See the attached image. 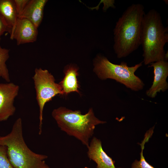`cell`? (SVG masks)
<instances>
[{"mask_svg": "<svg viewBox=\"0 0 168 168\" xmlns=\"http://www.w3.org/2000/svg\"><path fill=\"white\" fill-rule=\"evenodd\" d=\"M10 34V39L16 40L18 45L33 43L37 40L38 28L27 19L18 18Z\"/></svg>", "mask_w": 168, "mask_h": 168, "instance_id": "cell-8", "label": "cell"}, {"mask_svg": "<svg viewBox=\"0 0 168 168\" xmlns=\"http://www.w3.org/2000/svg\"><path fill=\"white\" fill-rule=\"evenodd\" d=\"M87 148L88 156L96 163V168H116L115 161L103 150L100 139L94 137Z\"/></svg>", "mask_w": 168, "mask_h": 168, "instance_id": "cell-10", "label": "cell"}, {"mask_svg": "<svg viewBox=\"0 0 168 168\" xmlns=\"http://www.w3.org/2000/svg\"><path fill=\"white\" fill-rule=\"evenodd\" d=\"M52 115L60 130L74 137L87 147L96 126L106 123L95 115L92 108L84 114L79 110L73 111L65 107L54 109Z\"/></svg>", "mask_w": 168, "mask_h": 168, "instance_id": "cell-4", "label": "cell"}, {"mask_svg": "<svg viewBox=\"0 0 168 168\" xmlns=\"http://www.w3.org/2000/svg\"><path fill=\"white\" fill-rule=\"evenodd\" d=\"M84 168H89L87 167H86Z\"/></svg>", "mask_w": 168, "mask_h": 168, "instance_id": "cell-19", "label": "cell"}, {"mask_svg": "<svg viewBox=\"0 0 168 168\" xmlns=\"http://www.w3.org/2000/svg\"><path fill=\"white\" fill-rule=\"evenodd\" d=\"M0 15L11 31L18 18L14 0H0Z\"/></svg>", "mask_w": 168, "mask_h": 168, "instance_id": "cell-13", "label": "cell"}, {"mask_svg": "<svg viewBox=\"0 0 168 168\" xmlns=\"http://www.w3.org/2000/svg\"><path fill=\"white\" fill-rule=\"evenodd\" d=\"M33 77L36 91V99L39 109V134L42 132L43 111L45 104L58 94L63 95L59 84L55 82L53 76L47 70L36 68Z\"/></svg>", "mask_w": 168, "mask_h": 168, "instance_id": "cell-6", "label": "cell"}, {"mask_svg": "<svg viewBox=\"0 0 168 168\" xmlns=\"http://www.w3.org/2000/svg\"><path fill=\"white\" fill-rule=\"evenodd\" d=\"M1 39L0 37V43ZM9 49L2 48L0 45V77L7 82H10V78L6 62L9 57Z\"/></svg>", "mask_w": 168, "mask_h": 168, "instance_id": "cell-15", "label": "cell"}, {"mask_svg": "<svg viewBox=\"0 0 168 168\" xmlns=\"http://www.w3.org/2000/svg\"><path fill=\"white\" fill-rule=\"evenodd\" d=\"M7 151L6 146L0 145V168H14L8 158Z\"/></svg>", "mask_w": 168, "mask_h": 168, "instance_id": "cell-16", "label": "cell"}, {"mask_svg": "<svg viewBox=\"0 0 168 168\" xmlns=\"http://www.w3.org/2000/svg\"><path fill=\"white\" fill-rule=\"evenodd\" d=\"M22 120L18 118L10 132L0 136V145L7 147V155L14 168H50L45 163L47 155L31 151L25 143L23 135Z\"/></svg>", "mask_w": 168, "mask_h": 168, "instance_id": "cell-3", "label": "cell"}, {"mask_svg": "<svg viewBox=\"0 0 168 168\" xmlns=\"http://www.w3.org/2000/svg\"><path fill=\"white\" fill-rule=\"evenodd\" d=\"M143 63L142 61L131 67L124 62L115 64L99 54L94 59L93 71L102 80L114 79L131 90L137 91L143 89L145 86L142 80L135 75V72L142 65Z\"/></svg>", "mask_w": 168, "mask_h": 168, "instance_id": "cell-5", "label": "cell"}, {"mask_svg": "<svg viewBox=\"0 0 168 168\" xmlns=\"http://www.w3.org/2000/svg\"></svg>", "mask_w": 168, "mask_h": 168, "instance_id": "cell-20", "label": "cell"}, {"mask_svg": "<svg viewBox=\"0 0 168 168\" xmlns=\"http://www.w3.org/2000/svg\"><path fill=\"white\" fill-rule=\"evenodd\" d=\"M153 128H152L147 132L142 142L139 144L141 148V151L140 153V160L139 161L135 160L132 165V168H155L146 161L143 153L145 144L148 141L152 135L153 133Z\"/></svg>", "mask_w": 168, "mask_h": 168, "instance_id": "cell-14", "label": "cell"}, {"mask_svg": "<svg viewBox=\"0 0 168 168\" xmlns=\"http://www.w3.org/2000/svg\"><path fill=\"white\" fill-rule=\"evenodd\" d=\"M47 1V0H29L18 18L27 19L38 28L42 21L44 7Z\"/></svg>", "mask_w": 168, "mask_h": 168, "instance_id": "cell-11", "label": "cell"}, {"mask_svg": "<svg viewBox=\"0 0 168 168\" xmlns=\"http://www.w3.org/2000/svg\"><path fill=\"white\" fill-rule=\"evenodd\" d=\"M19 90V86L13 83H0V122L14 114L16 109L14 102Z\"/></svg>", "mask_w": 168, "mask_h": 168, "instance_id": "cell-7", "label": "cell"}, {"mask_svg": "<svg viewBox=\"0 0 168 168\" xmlns=\"http://www.w3.org/2000/svg\"><path fill=\"white\" fill-rule=\"evenodd\" d=\"M78 68L72 64L67 66L64 69L65 76L59 83L61 85L63 94L67 95L72 92L79 93V85L77 77L79 75Z\"/></svg>", "mask_w": 168, "mask_h": 168, "instance_id": "cell-12", "label": "cell"}, {"mask_svg": "<svg viewBox=\"0 0 168 168\" xmlns=\"http://www.w3.org/2000/svg\"><path fill=\"white\" fill-rule=\"evenodd\" d=\"M168 42V28L162 23L160 14L152 9L145 13L142 21L140 39L144 64L166 61L164 46Z\"/></svg>", "mask_w": 168, "mask_h": 168, "instance_id": "cell-2", "label": "cell"}, {"mask_svg": "<svg viewBox=\"0 0 168 168\" xmlns=\"http://www.w3.org/2000/svg\"><path fill=\"white\" fill-rule=\"evenodd\" d=\"M144 7L140 3L128 7L116 23L114 29L113 49L117 57L128 56L141 45Z\"/></svg>", "mask_w": 168, "mask_h": 168, "instance_id": "cell-1", "label": "cell"}, {"mask_svg": "<svg viewBox=\"0 0 168 168\" xmlns=\"http://www.w3.org/2000/svg\"><path fill=\"white\" fill-rule=\"evenodd\" d=\"M11 29L9 28L4 20L0 15V38L4 32H11Z\"/></svg>", "mask_w": 168, "mask_h": 168, "instance_id": "cell-18", "label": "cell"}, {"mask_svg": "<svg viewBox=\"0 0 168 168\" xmlns=\"http://www.w3.org/2000/svg\"><path fill=\"white\" fill-rule=\"evenodd\" d=\"M148 67L153 68L154 78L151 87L146 91L149 97L155 98L158 93L165 92L168 89L166 79L168 76V62L160 60L150 64Z\"/></svg>", "mask_w": 168, "mask_h": 168, "instance_id": "cell-9", "label": "cell"}, {"mask_svg": "<svg viewBox=\"0 0 168 168\" xmlns=\"http://www.w3.org/2000/svg\"><path fill=\"white\" fill-rule=\"evenodd\" d=\"M18 18L23 12L29 0H14Z\"/></svg>", "mask_w": 168, "mask_h": 168, "instance_id": "cell-17", "label": "cell"}]
</instances>
